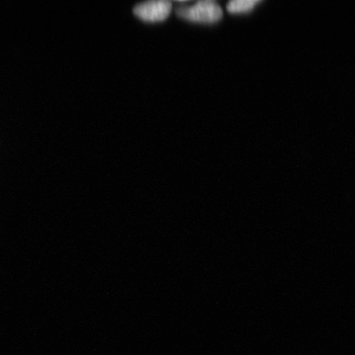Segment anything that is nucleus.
<instances>
[{
  "label": "nucleus",
  "mask_w": 355,
  "mask_h": 355,
  "mask_svg": "<svg viewBox=\"0 0 355 355\" xmlns=\"http://www.w3.org/2000/svg\"><path fill=\"white\" fill-rule=\"evenodd\" d=\"M181 19L197 24H215L221 19L222 10L218 3L212 0H202L192 6H181L176 10Z\"/></svg>",
  "instance_id": "nucleus-1"
},
{
  "label": "nucleus",
  "mask_w": 355,
  "mask_h": 355,
  "mask_svg": "<svg viewBox=\"0 0 355 355\" xmlns=\"http://www.w3.org/2000/svg\"><path fill=\"white\" fill-rule=\"evenodd\" d=\"M171 10L172 3L166 0L141 3L133 8V12L137 17L148 22L166 20L170 16Z\"/></svg>",
  "instance_id": "nucleus-2"
},
{
  "label": "nucleus",
  "mask_w": 355,
  "mask_h": 355,
  "mask_svg": "<svg viewBox=\"0 0 355 355\" xmlns=\"http://www.w3.org/2000/svg\"><path fill=\"white\" fill-rule=\"evenodd\" d=\"M260 2L259 0H234L227 4V10L232 13L248 12Z\"/></svg>",
  "instance_id": "nucleus-3"
}]
</instances>
